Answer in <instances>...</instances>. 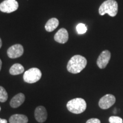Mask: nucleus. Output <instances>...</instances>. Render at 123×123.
Instances as JSON below:
<instances>
[{
    "label": "nucleus",
    "mask_w": 123,
    "mask_h": 123,
    "mask_svg": "<svg viewBox=\"0 0 123 123\" xmlns=\"http://www.w3.org/2000/svg\"><path fill=\"white\" fill-rule=\"evenodd\" d=\"M87 61L86 58L80 55L73 56L67 64V69L72 74H78L85 68L87 66Z\"/></svg>",
    "instance_id": "nucleus-1"
},
{
    "label": "nucleus",
    "mask_w": 123,
    "mask_h": 123,
    "mask_svg": "<svg viewBox=\"0 0 123 123\" xmlns=\"http://www.w3.org/2000/svg\"><path fill=\"white\" fill-rule=\"evenodd\" d=\"M118 12V4L115 0H107L101 5L99 9L100 15L108 14L110 16L115 17Z\"/></svg>",
    "instance_id": "nucleus-2"
},
{
    "label": "nucleus",
    "mask_w": 123,
    "mask_h": 123,
    "mask_svg": "<svg viewBox=\"0 0 123 123\" xmlns=\"http://www.w3.org/2000/svg\"><path fill=\"white\" fill-rule=\"evenodd\" d=\"M67 108L71 113L80 114L85 111L87 108V104L86 101L82 98H75L67 103Z\"/></svg>",
    "instance_id": "nucleus-3"
},
{
    "label": "nucleus",
    "mask_w": 123,
    "mask_h": 123,
    "mask_svg": "<svg viewBox=\"0 0 123 123\" xmlns=\"http://www.w3.org/2000/svg\"><path fill=\"white\" fill-rule=\"evenodd\" d=\"M42 73L37 68H31L28 70L24 75V80L27 83H34L41 79Z\"/></svg>",
    "instance_id": "nucleus-4"
},
{
    "label": "nucleus",
    "mask_w": 123,
    "mask_h": 123,
    "mask_svg": "<svg viewBox=\"0 0 123 123\" xmlns=\"http://www.w3.org/2000/svg\"><path fill=\"white\" fill-rule=\"evenodd\" d=\"M18 8V3L16 0H5L0 4V10L3 13H12Z\"/></svg>",
    "instance_id": "nucleus-5"
},
{
    "label": "nucleus",
    "mask_w": 123,
    "mask_h": 123,
    "mask_svg": "<svg viewBox=\"0 0 123 123\" xmlns=\"http://www.w3.org/2000/svg\"><path fill=\"white\" fill-rule=\"evenodd\" d=\"M116 102V98L115 96L111 94L104 95L100 99L99 106L103 110H107L110 108Z\"/></svg>",
    "instance_id": "nucleus-6"
},
{
    "label": "nucleus",
    "mask_w": 123,
    "mask_h": 123,
    "mask_svg": "<svg viewBox=\"0 0 123 123\" xmlns=\"http://www.w3.org/2000/svg\"><path fill=\"white\" fill-rule=\"evenodd\" d=\"M111 54L108 50H104L97 59L96 63L99 68L100 69L105 68L110 61Z\"/></svg>",
    "instance_id": "nucleus-7"
},
{
    "label": "nucleus",
    "mask_w": 123,
    "mask_h": 123,
    "mask_svg": "<svg viewBox=\"0 0 123 123\" xmlns=\"http://www.w3.org/2000/svg\"><path fill=\"white\" fill-rule=\"evenodd\" d=\"M8 56L12 59L19 58L24 54V47L21 44H16L12 46L7 51Z\"/></svg>",
    "instance_id": "nucleus-8"
},
{
    "label": "nucleus",
    "mask_w": 123,
    "mask_h": 123,
    "mask_svg": "<svg viewBox=\"0 0 123 123\" xmlns=\"http://www.w3.org/2000/svg\"><path fill=\"white\" fill-rule=\"evenodd\" d=\"M34 116L36 120L40 123H44L47 118V112L45 107L38 106L35 108Z\"/></svg>",
    "instance_id": "nucleus-9"
},
{
    "label": "nucleus",
    "mask_w": 123,
    "mask_h": 123,
    "mask_svg": "<svg viewBox=\"0 0 123 123\" xmlns=\"http://www.w3.org/2000/svg\"><path fill=\"white\" fill-rule=\"evenodd\" d=\"M54 39L59 43H65L68 40V33L67 30L62 28L58 31L54 36Z\"/></svg>",
    "instance_id": "nucleus-10"
},
{
    "label": "nucleus",
    "mask_w": 123,
    "mask_h": 123,
    "mask_svg": "<svg viewBox=\"0 0 123 123\" xmlns=\"http://www.w3.org/2000/svg\"><path fill=\"white\" fill-rule=\"evenodd\" d=\"M25 100V96L24 93H18L17 95L14 96L10 100V105L14 108H18L24 103Z\"/></svg>",
    "instance_id": "nucleus-11"
},
{
    "label": "nucleus",
    "mask_w": 123,
    "mask_h": 123,
    "mask_svg": "<svg viewBox=\"0 0 123 123\" xmlns=\"http://www.w3.org/2000/svg\"><path fill=\"white\" fill-rule=\"evenodd\" d=\"M28 118L26 116L22 114L12 115L9 119L10 123H27Z\"/></svg>",
    "instance_id": "nucleus-12"
},
{
    "label": "nucleus",
    "mask_w": 123,
    "mask_h": 123,
    "mask_svg": "<svg viewBox=\"0 0 123 123\" xmlns=\"http://www.w3.org/2000/svg\"><path fill=\"white\" fill-rule=\"evenodd\" d=\"M59 25V21L55 18H51L47 21L45 25V29L47 31H53L55 29L57 28Z\"/></svg>",
    "instance_id": "nucleus-13"
},
{
    "label": "nucleus",
    "mask_w": 123,
    "mask_h": 123,
    "mask_svg": "<svg viewBox=\"0 0 123 123\" xmlns=\"http://www.w3.org/2000/svg\"><path fill=\"white\" fill-rule=\"evenodd\" d=\"M24 72V67L22 65L19 63L13 64L9 70V73L12 75L21 74Z\"/></svg>",
    "instance_id": "nucleus-14"
},
{
    "label": "nucleus",
    "mask_w": 123,
    "mask_h": 123,
    "mask_svg": "<svg viewBox=\"0 0 123 123\" xmlns=\"http://www.w3.org/2000/svg\"><path fill=\"white\" fill-rule=\"evenodd\" d=\"M8 98V95L4 87L0 86V102L4 103L7 100Z\"/></svg>",
    "instance_id": "nucleus-15"
},
{
    "label": "nucleus",
    "mask_w": 123,
    "mask_h": 123,
    "mask_svg": "<svg viewBox=\"0 0 123 123\" xmlns=\"http://www.w3.org/2000/svg\"><path fill=\"white\" fill-rule=\"evenodd\" d=\"M76 30L79 34H83L86 33L87 30V26L83 24H79L76 26Z\"/></svg>",
    "instance_id": "nucleus-16"
},
{
    "label": "nucleus",
    "mask_w": 123,
    "mask_h": 123,
    "mask_svg": "<svg viewBox=\"0 0 123 123\" xmlns=\"http://www.w3.org/2000/svg\"><path fill=\"white\" fill-rule=\"evenodd\" d=\"M109 122L110 123H123V120L120 117L113 116L109 118Z\"/></svg>",
    "instance_id": "nucleus-17"
},
{
    "label": "nucleus",
    "mask_w": 123,
    "mask_h": 123,
    "mask_svg": "<svg viewBox=\"0 0 123 123\" xmlns=\"http://www.w3.org/2000/svg\"><path fill=\"white\" fill-rule=\"evenodd\" d=\"M86 123H101V121L99 119L96 118H92L88 120Z\"/></svg>",
    "instance_id": "nucleus-18"
},
{
    "label": "nucleus",
    "mask_w": 123,
    "mask_h": 123,
    "mask_svg": "<svg viewBox=\"0 0 123 123\" xmlns=\"http://www.w3.org/2000/svg\"><path fill=\"white\" fill-rule=\"evenodd\" d=\"M7 121L6 119H1L0 118V123H7Z\"/></svg>",
    "instance_id": "nucleus-19"
},
{
    "label": "nucleus",
    "mask_w": 123,
    "mask_h": 123,
    "mask_svg": "<svg viewBox=\"0 0 123 123\" xmlns=\"http://www.w3.org/2000/svg\"><path fill=\"white\" fill-rule=\"evenodd\" d=\"M1 67H2V61L0 59V71L1 70Z\"/></svg>",
    "instance_id": "nucleus-20"
},
{
    "label": "nucleus",
    "mask_w": 123,
    "mask_h": 123,
    "mask_svg": "<svg viewBox=\"0 0 123 123\" xmlns=\"http://www.w3.org/2000/svg\"><path fill=\"white\" fill-rule=\"evenodd\" d=\"M2 47V41H1V39L0 38V49Z\"/></svg>",
    "instance_id": "nucleus-21"
},
{
    "label": "nucleus",
    "mask_w": 123,
    "mask_h": 123,
    "mask_svg": "<svg viewBox=\"0 0 123 123\" xmlns=\"http://www.w3.org/2000/svg\"><path fill=\"white\" fill-rule=\"evenodd\" d=\"M0 111H1V107H0Z\"/></svg>",
    "instance_id": "nucleus-22"
}]
</instances>
